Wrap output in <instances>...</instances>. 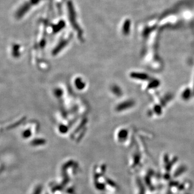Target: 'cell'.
<instances>
[{"label": "cell", "instance_id": "cell-2", "mask_svg": "<svg viewBox=\"0 0 194 194\" xmlns=\"http://www.w3.org/2000/svg\"><path fill=\"white\" fill-rule=\"evenodd\" d=\"M75 85L78 89L83 90L85 87V84L81 78H78L75 81Z\"/></svg>", "mask_w": 194, "mask_h": 194}, {"label": "cell", "instance_id": "cell-6", "mask_svg": "<svg viewBox=\"0 0 194 194\" xmlns=\"http://www.w3.org/2000/svg\"><path fill=\"white\" fill-rule=\"evenodd\" d=\"M59 130L62 132H65L67 130V128L65 126H61L60 128H59Z\"/></svg>", "mask_w": 194, "mask_h": 194}, {"label": "cell", "instance_id": "cell-4", "mask_svg": "<svg viewBox=\"0 0 194 194\" xmlns=\"http://www.w3.org/2000/svg\"><path fill=\"white\" fill-rule=\"evenodd\" d=\"M111 91L117 96L121 95V90L118 86L113 85L111 87Z\"/></svg>", "mask_w": 194, "mask_h": 194}, {"label": "cell", "instance_id": "cell-1", "mask_svg": "<svg viewBox=\"0 0 194 194\" xmlns=\"http://www.w3.org/2000/svg\"><path fill=\"white\" fill-rule=\"evenodd\" d=\"M133 105V102L132 101H126L118 105L116 107V110L118 112L122 111L129 109Z\"/></svg>", "mask_w": 194, "mask_h": 194}, {"label": "cell", "instance_id": "cell-3", "mask_svg": "<svg viewBox=\"0 0 194 194\" xmlns=\"http://www.w3.org/2000/svg\"><path fill=\"white\" fill-rule=\"evenodd\" d=\"M131 77L133 78L137 79H145L147 78V76L143 73H136V72H133L131 75Z\"/></svg>", "mask_w": 194, "mask_h": 194}, {"label": "cell", "instance_id": "cell-5", "mask_svg": "<svg viewBox=\"0 0 194 194\" xmlns=\"http://www.w3.org/2000/svg\"><path fill=\"white\" fill-rule=\"evenodd\" d=\"M55 94L57 96L61 97L62 95V90H60V89H57L55 91Z\"/></svg>", "mask_w": 194, "mask_h": 194}]
</instances>
